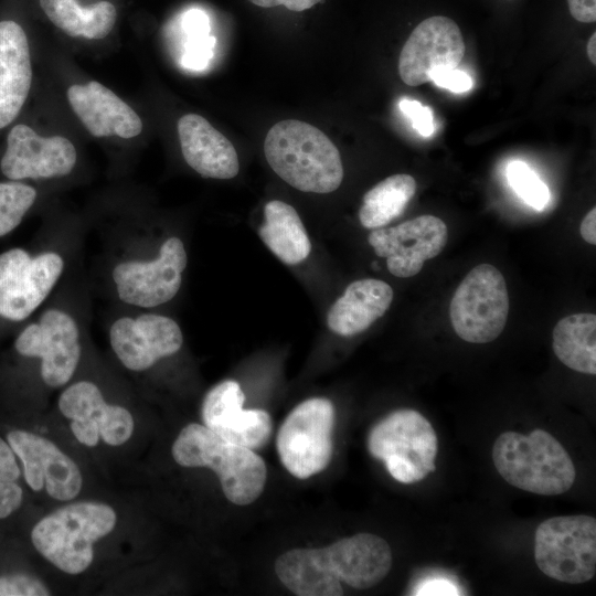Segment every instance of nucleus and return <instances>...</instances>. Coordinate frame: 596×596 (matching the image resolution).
Returning a JSON list of instances; mask_svg holds the SVG:
<instances>
[{"label":"nucleus","mask_w":596,"mask_h":596,"mask_svg":"<svg viewBox=\"0 0 596 596\" xmlns=\"http://www.w3.org/2000/svg\"><path fill=\"white\" fill-rule=\"evenodd\" d=\"M391 567L390 545L371 533L344 538L326 547L292 549L275 562L277 577L299 596H340L341 583L368 589L382 582Z\"/></svg>","instance_id":"f257e3e1"},{"label":"nucleus","mask_w":596,"mask_h":596,"mask_svg":"<svg viewBox=\"0 0 596 596\" xmlns=\"http://www.w3.org/2000/svg\"><path fill=\"white\" fill-rule=\"evenodd\" d=\"M264 153L276 174L299 191L330 193L343 180L338 148L320 129L305 121L276 123L265 137Z\"/></svg>","instance_id":"f03ea898"},{"label":"nucleus","mask_w":596,"mask_h":596,"mask_svg":"<svg viewBox=\"0 0 596 596\" xmlns=\"http://www.w3.org/2000/svg\"><path fill=\"white\" fill-rule=\"evenodd\" d=\"M117 513L108 504L79 501L39 520L31 530L34 549L60 571L77 575L94 561V544L113 532Z\"/></svg>","instance_id":"7ed1b4c3"},{"label":"nucleus","mask_w":596,"mask_h":596,"mask_svg":"<svg viewBox=\"0 0 596 596\" xmlns=\"http://www.w3.org/2000/svg\"><path fill=\"white\" fill-rule=\"evenodd\" d=\"M172 457L182 467H207L220 478L224 496L246 505L263 492L266 465L254 450L227 441L202 424L183 427L172 445Z\"/></svg>","instance_id":"20e7f679"},{"label":"nucleus","mask_w":596,"mask_h":596,"mask_svg":"<svg viewBox=\"0 0 596 596\" xmlns=\"http://www.w3.org/2000/svg\"><path fill=\"white\" fill-rule=\"evenodd\" d=\"M492 459L509 485L528 492L561 494L575 481L576 471L570 455L543 429H534L529 435L500 434L493 444Z\"/></svg>","instance_id":"39448f33"},{"label":"nucleus","mask_w":596,"mask_h":596,"mask_svg":"<svg viewBox=\"0 0 596 596\" xmlns=\"http://www.w3.org/2000/svg\"><path fill=\"white\" fill-rule=\"evenodd\" d=\"M437 436L417 411L397 409L371 429L368 449L398 482L414 483L436 470Z\"/></svg>","instance_id":"423d86ee"},{"label":"nucleus","mask_w":596,"mask_h":596,"mask_svg":"<svg viewBox=\"0 0 596 596\" xmlns=\"http://www.w3.org/2000/svg\"><path fill=\"white\" fill-rule=\"evenodd\" d=\"M535 563L549 577L570 584L592 579L596 572V520L577 514L554 517L535 531Z\"/></svg>","instance_id":"0eeeda50"},{"label":"nucleus","mask_w":596,"mask_h":596,"mask_svg":"<svg viewBox=\"0 0 596 596\" xmlns=\"http://www.w3.org/2000/svg\"><path fill=\"white\" fill-rule=\"evenodd\" d=\"M509 294L501 272L490 264L473 267L457 287L449 306L456 334L470 343H488L503 331Z\"/></svg>","instance_id":"6e6552de"},{"label":"nucleus","mask_w":596,"mask_h":596,"mask_svg":"<svg viewBox=\"0 0 596 596\" xmlns=\"http://www.w3.org/2000/svg\"><path fill=\"white\" fill-rule=\"evenodd\" d=\"M334 417L333 404L323 397L306 400L287 415L276 446L290 475L306 479L326 469L333 450Z\"/></svg>","instance_id":"1a4fd4ad"},{"label":"nucleus","mask_w":596,"mask_h":596,"mask_svg":"<svg viewBox=\"0 0 596 596\" xmlns=\"http://www.w3.org/2000/svg\"><path fill=\"white\" fill-rule=\"evenodd\" d=\"M187 264L183 242L170 236L155 257L127 258L114 266L111 279L116 295L128 306L153 308L164 305L180 290Z\"/></svg>","instance_id":"9d476101"},{"label":"nucleus","mask_w":596,"mask_h":596,"mask_svg":"<svg viewBox=\"0 0 596 596\" xmlns=\"http://www.w3.org/2000/svg\"><path fill=\"white\" fill-rule=\"evenodd\" d=\"M65 267L62 255L45 251L32 255L15 247L0 254V317L22 321L49 297Z\"/></svg>","instance_id":"9b49d317"},{"label":"nucleus","mask_w":596,"mask_h":596,"mask_svg":"<svg viewBox=\"0 0 596 596\" xmlns=\"http://www.w3.org/2000/svg\"><path fill=\"white\" fill-rule=\"evenodd\" d=\"M14 348L20 355L40 360L45 385L62 387L73 377L81 360L78 323L63 309H46L18 334Z\"/></svg>","instance_id":"f8f14e48"},{"label":"nucleus","mask_w":596,"mask_h":596,"mask_svg":"<svg viewBox=\"0 0 596 596\" xmlns=\"http://www.w3.org/2000/svg\"><path fill=\"white\" fill-rule=\"evenodd\" d=\"M57 406L71 421L74 437L87 447H95L100 438L109 446L127 443L135 429L131 413L106 402L100 389L83 380L68 385L60 395Z\"/></svg>","instance_id":"ddd939ff"},{"label":"nucleus","mask_w":596,"mask_h":596,"mask_svg":"<svg viewBox=\"0 0 596 596\" xmlns=\"http://www.w3.org/2000/svg\"><path fill=\"white\" fill-rule=\"evenodd\" d=\"M6 439L17 455L26 486L45 491L52 499L71 501L83 487L77 464L52 440L25 429H11Z\"/></svg>","instance_id":"4468645a"},{"label":"nucleus","mask_w":596,"mask_h":596,"mask_svg":"<svg viewBox=\"0 0 596 596\" xmlns=\"http://www.w3.org/2000/svg\"><path fill=\"white\" fill-rule=\"evenodd\" d=\"M448 240L446 223L434 215H421L392 227L373 228L369 244L386 259L389 272L400 278L417 275L424 263L436 257Z\"/></svg>","instance_id":"2eb2a0df"},{"label":"nucleus","mask_w":596,"mask_h":596,"mask_svg":"<svg viewBox=\"0 0 596 596\" xmlns=\"http://www.w3.org/2000/svg\"><path fill=\"white\" fill-rule=\"evenodd\" d=\"M465 41L457 23L443 15L423 20L406 40L398 58V73L408 86L430 82L435 71L456 68L465 55Z\"/></svg>","instance_id":"dca6fc26"},{"label":"nucleus","mask_w":596,"mask_h":596,"mask_svg":"<svg viewBox=\"0 0 596 596\" xmlns=\"http://www.w3.org/2000/svg\"><path fill=\"white\" fill-rule=\"evenodd\" d=\"M110 347L129 371L142 372L159 360L173 355L183 344L180 326L159 313L117 318L109 328Z\"/></svg>","instance_id":"f3484780"},{"label":"nucleus","mask_w":596,"mask_h":596,"mask_svg":"<svg viewBox=\"0 0 596 596\" xmlns=\"http://www.w3.org/2000/svg\"><path fill=\"white\" fill-rule=\"evenodd\" d=\"M76 159V149L67 138L42 137L19 124L8 134L0 168L12 181L61 178L72 172Z\"/></svg>","instance_id":"a211bd4d"},{"label":"nucleus","mask_w":596,"mask_h":596,"mask_svg":"<svg viewBox=\"0 0 596 596\" xmlns=\"http://www.w3.org/2000/svg\"><path fill=\"white\" fill-rule=\"evenodd\" d=\"M245 395L236 381L216 384L202 402L203 425L227 441L258 449L272 435V419L264 409H243Z\"/></svg>","instance_id":"6ab92c4d"},{"label":"nucleus","mask_w":596,"mask_h":596,"mask_svg":"<svg viewBox=\"0 0 596 596\" xmlns=\"http://www.w3.org/2000/svg\"><path fill=\"white\" fill-rule=\"evenodd\" d=\"M68 102L86 129L95 137L138 136L142 121L137 113L103 84L92 81L67 89Z\"/></svg>","instance_id":"aec40b11"},{"label":"nucleus","mask_w":596,"mask_h":596,"mask_svg":"<svg viewBox=\"0 0 596 596\" xmlns=\"http://www.w3.org/2000/svg\"><path fill=\"white\" fill-rule=\"evenodd\" d=\"M178 135L185 162L200 175L220 180L236 177L240 163L233 143L204 117L182 116Z\"/></svg>","instance_id":"412c9836"},{"label":"nucleus","mask_w":596,"mask_h":596,"mask_svg":"<svg viewBox=\"0 0 596 596\" xmlns=\"http://www.w3.org/2000/svg\"><path fill=\"white\" fill-rule=\"evenodd\" d=\"M32 83L26 34L14 21L0 22V129L19 115Z\"/></svg>","instance_id":"4be33fe9"},{"label":"nucleus","mask_w":596,"mask_h":596,"mask_svg":"<svg viewBox=\"0 0 596 596\" xmlns=\"http://www.w3.org/2000/svg\"><path fill=\"white\" fill-rule=\"evenodd\" d=\"M393 296L392 287L381 279L355 280L330 307L327 326L342 337L363 332L389 310Z\"/></svg>","instance_id":"5701e85b"},{"label":"nucleus","mask_w":596,"mask_h":596,"mask_svg":"<svg viewBox=\"0 0 596 596\" xmlns=\"http://www.w3.org/2000/svg\"><path fill=\"white\" fill-rule=\"evenodd\" d=\"M259 236L272 253L287 265L301 263L311 252V243L299 214L280 200L265 204Z\"/></svg>","instance_id":"b1692460"},{"label":"nucleus","mask_w":596,"mask_h":596,"mask_svg":"<svg viewBox=\"0 0 596 596\" xmlns=\"http://www.w3.org/2000/svg\"><path fill=\"white\" fill-rule=\"evenodd\" d=\"M553 351L567 368L596 374V316L575 313L562 318L553 329Z\"/></svg>","instance_id":"393cba45"},{"label":"nucleus","mask_w":596,"mask_h":596,"mask_svg":"<svg viewBox=\"0 0 596 596\" xmlns=\"http://www.w3.org/2000/svg\"><path fill=\"white\" fill-rule=\"evenodd\" d=\"M40 6L50 21L70 36L103 39L117 18L116 8L108 1L82 7L77 0H40Z\"/></svg>","instance_id":"a878e982"},{"label":"nucleus","mask_w":596,"mask_h":596,"mask_svg":"<svg viewBox=\"0 0 596 596\" xmlns=\"http://www.w3.org/2000/svg\"><path fill=\"white\" fill-rule=\"evenodd\" d=\"M416 192L415 179L406 173L385 178L363 196L359 221L365 228H379L400 216Z\"/></svg>","instance_id":"bb28decb"},{"label":"nucleus","mask_w":596,"mask_h":596,"mask_svg":"<svg viewBox=\"0 0 596 596\" xmlns=\"http://www.w3.org/2000/svg\"><path fill=\"white\" fill-rule=\"evenodd\" d=\"M22 469L11 446L0 436V520L15 513L23 503V489L20 483Z\"/></svg>","instance_id":"cd10ccee"},{"label":"nucleus","mask_w":596,"mask_h":596,"mask_svg":"<svg viewBox=\"0 0 596 596\" xmlns=\"http://www.w3.org/2000/svg\"><path fill=\"white\" fill-rule=\"evenodd\" d=\"M36 199V190L19 181L0 182V237L22 222Z\"/></svg>","instance_id":"c85d7f7f"},{"label":"nucleus","mask_w":596,"mask_h":596,"mask_svg":"<svg viewBox=\"0 0 596 596\" xmlns=\"http://www.w3.org/2000/svg\"><path fill=\"white\" fill-rule=\"evenodd\" d=\"M507 178L511 188L528 205L538 211L547 205L549 188L526 163L510 162L507 167Z\"/></svg>","instance_id":"c756f323"},{"label":"nucleus","mask_w":596,"mask_h":596,"mask_svg":"<svg viewBox=\"0 0 596 596\" xmlns=\"http://www.w3.org/2000/svg\"><path fill=\"white\" fill-rule=\"evenodd\" d=\"M50 589L38 577L26 573L0 575V596H47Z\"/></svg>","instance_id":"7c9ffc66"},{"label":"nucleus","mask_w":596,"mask_h":596,"mask_svg":"<svg viewBox=\"0 0 596 596\" xmlns=\"http://www.w3.org/2000/svg\"><path fill=\"white\" fill-rule=\"evenodd\" d=\"M214 45L215 38L210 34L189 38L182 56V65L193 71L205 68L212 58Z\"/></svg>","instance_id":"2f4dec72"},{"label":"nucleus","mask_w":596,"mask_h":596,"mask_svg":"<svg viewBox=\"0 0 596 596\" xmlns=\"http://www.w3.org/2000/svg\"><path fill=\"white\" fill-rule=\"evenodd\" d=\"M400 108L412 121L413 128L423 137H429L435 130L433 111L418 100L403 98Z\"/></svg>","instance_id":"473e14b6"},{"label":"nucleus","mask_w":596,"mask_h":596,"mask_svg":"<svg viewBox=\"0 0 596 596\" xmlns=\"http://www.w3.org/2000/svg\"><path fill=\"white\" fill-rule=\"evenodd\" d=\"M430 82L455 93H464L471 88L472 79L464 71L456 68L439 70L432 74Z\"/></svg>","instance_id":"72a5a7b5"},{"label":"nucleus","mask_w":596,"mask_h":596,"mask_svg":"<svg viewBox=\"0 0 596 596\" xmlns=\"http://www.w3.org/2000/svg\"><path fill=\"white\" fill-rule=\"evenodd\" d=\"M416 596H457L461 595L458 585L445 577H430L421 582L414 589Z\"/></svg>","instance_id":"f704fd0d"},{"label":"nucleus","mask_w":596,"mask_h":596,"mask_svg":"<svg viewBox=\"0 0 596 596\" xmlns=\"http://www.w3.org/2000/svg\"><path fill=\"white\" fill-rule=\"evenodd\" d=\"M182 29L188 38L207 35L210 34L209 18L203 11L191 9L182 15Z\"/></svg>","instance_id":"c9c22d12"},{"label":"nucleus","mask_w":596,"mask_h":596,"mask_svg":"<svg viewBox=\"0 0 596 596\" xmlns=\"http://www.w3.org/2000/svg\"><path fill=\"white\" fill-rule=\"evenodd\" d=\"M567 6L571 15L578 22H595L596 0H567Z\"/></svg>","instance_id":"e433bc0d"},{"label":"nucleus","mask_w":596,"mask_h":596,"mask_svg":"<svg viewBox=\"0 0 596 596\" xmlns=\"http://www.w3.org/2000/svg\"><path fill=\"white\" fill-rule=\"evenodd\" d=\"M253 4L262 8H273L277 6H285L287 9L300 12L308 10L319 3L322 0H248Z\"/></svg>","instance_id":"4c0bfd02"},{"label":"nucleus","mask_w":596,"mask_h":596,"mask_svg":"<svg viewBox=\"0 0 596 596\" xmlns=\"http://www.w3.org/2000/svg\"><path fill=\"white\" fill-rule=\"evenodd\" d=\"M579 232L582 237L589 244H596V209L587 212L581 223Z\"/></svg>","instance_id":"58836bf2"},{"label":"nucleus","mask_w":596,"mask_h":596,"mask_svg":"<svg viewBox=\"0 0 596 596\" xmlns=\"http://www.w3.org/2000/svg\"><path fill=\"white\" fill-rule=\"evenodd\" d=\"M587 56L593 65L596 64V33L594 32L587 42Z\"/></svg>","instance_id":"ea45409f"}]
</instances>
